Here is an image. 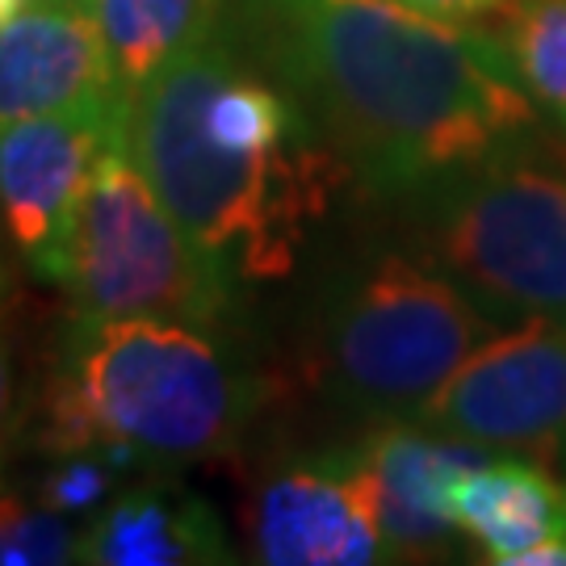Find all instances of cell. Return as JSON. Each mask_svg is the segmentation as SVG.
Wrapping results in <instances>:
<instances>
[{
  "label": "cell",
  "instance_id": "12",
  "mask_svg": "<svg viewBox=\"0 0 566 566\" xmlns=\"http://www.w3.org/2000/svg\"><path fill=\"white\" fill-rule=\"evenodd\" d=\"M227 558L214 507L172 483L122 491L81 533V563L93 566H202Z\"/></svg>",
  "mask_w": 566,
  "mask_h": 566
},
{
  "label": "cell",
  "instance_id": "9",
  "mask_svg": "<svg viewBox=\"0 0 566 566\" xmlns=\"http://www.w3.org/2000/svg\"><path fill=\"white\" fill-rule=\"evenodd\" d=\"M252 554L269 566L390 563L357 453L273 474L252 504Z\"/></svg>",
  "mask_w": 566,
  "mask_h": 566
},
{
  "label": "cell",
  "instance_id": "19",
  "mask_svg": "<svg viewBox=\"0 0 566 566\" xmlns=\"http://www.w3.org/2000/svg\"><path fill=\"white\" fill-rule=\"evenodd\" d=\"M411 9H424L432 18H446V21H465V18H479V13H491V9H504L507 0H403Z\"/></svg>",
  "mask_w": 566,
  "mask_h": 566
},
{
  "label": "cell",
  "instance_id": "5",
  "mask_svg": "<svg viewBox=\"0 0 566 566\" xmlns=\"http://www.w3.org/2000/svg\"><path fill=\"white\" fill-rule=\"evenodd\" d=\"M60 285L84 324L172 319L210 327L231 303V277L177 223L126 143L105 147L88 177Z\"/></svg>",
  "mask_w": 566,
  "mask_h": 566
},
{
  "label": "cell",
  "instance_id": "14",
  "mask_svg": "<svg viewBox=\"0 0 566 566\" xmlns=\"http://www.w3.org/2000/svg\"><path fill=\"white\" fill-rule=\"evenodd\" d=\"M105 39L122 105H130L168 63L214 42L223 0H88Z\"/></svg>",
  "mask_w": 566,
  "mask_h": 566
},
{
  "label": "cell",
  "instance_id": "10",
  "mask_svg": "<svg viewBox=\"0 0 566 566\" xmlns=\"http://www.w3.org/2000/svg\"><path fill=\"white\" fill-rule=\"evenodd\" d=\"M67 109H126L88 0H30L0 30V126Z\"/></svg>",
  "mask_w": 566,
  "mask_h": 566
},
{
  "label": "cell",
  "instance_id": "8",
  "mask_svg": "<svg viewBox=\"0 0 566 566\" xmlns=\"http://www.w3.org/2000/svg\"><path fill=\"white\" fill-rule=\"evenodd\" d=\"M114 143H126V109H67L0 126V223L46 282L60 285L88 177Z\"/></svg>",
  "mask_w": 566,
  "mask_h": 566
},
{
  "label": "cell",
  "instance_id": "1",
  "mask_svg": "<svg viewBox=\"0 0 566 566\" xmlns=\"http://www.w3.org/2000/svg\"><path fill=\"white\" fill-rule=\"evenodd\" d=\"M290 84L353 172L416 189L491 160L533 126L504 46L403 0H264Z\"/></svg>",
  "mask_w": 566,
  "mask_h": 566
},
{
  "label": "cell",
  "instance_id": "15",
  "mask_svg": "<svg viewBox=\"0 0 566 566\" xmlns=\"http://www.w3.org/2000/svg\"><path fill=\"white\" fill-rule=\"evenodd\" d=\"M500 46L533 105L566 135V0H507Z\"/></svg>",
  "mask_w": 566,
  "mask_h": 566
},
{
  "label": "cell",
  "instance_id": "2",
  "mask_svg": "<svg viewBox=\"0 0 566 566\" xmlns=\"http://www.w3.org/2000/svg\"><path fill=\"white\" fill-rule=\"evenodd\" d=\"M202 51L168 63L126 114V151L231 282L290 277L311 227L348 181V160L311 130L240 143L202 114Z\"/></svg>",
  "mask_w": 566,
  "mask_h": 566
},
{
  "label": "cell",
  "instance_id": "18",
  "mask_svg": "<svg viewBox=\"0 0 566 566\" xmlns=\"http://www.w3.org/2000/svg\"><path fill=\"white\" fill-rule=\"evenodd\" d=\"M13 432H18V399H13V365H9V348L0 336V458L4 449L13 446Z\"/></svg>",
  "mask_w": 566,
  "mask_h": 566
},
{
  "label": "cell",
  "instance_id": "3",
  "mask_svg": "<svg viewBox=\"0 0 566 566\" xmlns=\"http://www.w3.org/2000/svg\"><path fill=\"white\" fill-rule=\"evenodd\" d=\"M256 390L206 327L172 319H76L46 390V446L130 449L139 462H198L235 449Z\"/></svg>",
  "mask_w": 566,
  "mask_h": 566
},
{
  "label": "cell",
  "instance_id": "11",
  "mask_svg": "<svg viewBox=\"0 0 566 566\" xmlns=\"http://www.w3.org/2000/svg\"><path fill=\"white\" fill-rule=\"evenodd\" d=\"M483 458V446L437 441L420 428L390 424L357 449L369 507L390 558H428L458 533L446 512L453 479Z\"/></svg>",
  "mask_w": 566,
  "mask_h": 566
},
{
  "label": "cell",
  "instance_id": "7",
  "mask_svg": "<svg viewBox=\"0 0 566 566\" xmlns=\"http://www.w3.org/2000/svg\"><path fill=\"white\" fill-rule=\"evenodd\" d=\"M420 424L483 449H554L566 441V324L521 319L491 332L449 378Z\"/></svg>",
  "mask_w": 566,
  "mask_h": 566
},
{
  "label": "cell",
  "instance_id": "6",
  "mask_svg": "<svg viewBox=\"0 0 566 566\" xmlns=\"http://www.w3.org/2000/svg\"><path fill=\"white\" fill-rule=\"evenodd\" d=\"M437 261L491 315L566 324V177L516 156L465 168L437 210Z\"/></svg>",
  "mask_w": 566,
  "mask_h": 566
},
{
  "label": "cell",
  "instance_id": "13",
  "mask_svg": "<svg viewBox=\"0 0 566 566\" xmlns=\"http://www.w3.org/2000/svg\"><path fill=\"white\" fill-rule=\"evenodd\" d=\"M446 512L486 563L512 566L525 549L566 533V483L546 465L504 458L462 470L446 495Z\"/></svg>",
  "mask_w": 566,
  "mask_h": 566
},
{
  "label": "cell",
  "instance_id": "17",
  "mask_svg": "<svg viewBox=\"0 0 566 566\" xmlns=\"http://www.w3.org/2000/svg\"><path fill=\"white\" fill-rule=\"evenodd\" d=\"M25 516H30V504L0 479V566H13V546H18V528Z\"/></svg>",
  "mask_w": 566,
  "mask_h": 566
},
{
  "label": "cell",
  "instance_id": "16",
  "mask_svg": "<svg viewBox=\"0 0 566 566\" xmlns=\"http://www.w3.org/2000/svg\"><path fill=\"white\" fill-rule=\"evenodd\" d=\"M139 458L130 449L118 446H88V449H67L55 470H46L39 486V504L63 516H84L102 504L114 491L118 474Z\"/></svg>",
  "mask_w": 566,
  "mask_h": 566
},
{
  "label": "cell",
  "instance_id": "20",
  "mask_svg": "<svg viewBox=\"0 0 566 566\" xmlns=\"http://www.w3.org/2000/svg\"><path fill=\"white\" fill-rule=\"evenodd\" d=\"M25 4H30V0H0V30H4V25H9L13 18H18Z\"/></svg>",
  "mask_w": 566,
  "mask_h": 566
},
{
  "label": "cell",
  "instance_id": "4",
  "mask_svg": "<svg viewBox=\"0 0 566 566\" xmlns=\"http://www.w3.org/2000/svg\"><path fill=\"white\" fill-rule=\"evenodd\" d=\"M486 315L441 269L403 252L374 256L324 306V382L361 416L420 420L458 365L500 332Z\"/></svg>",
  "mask_w": 566,
  "mask_h": 566
}]
</instances>
